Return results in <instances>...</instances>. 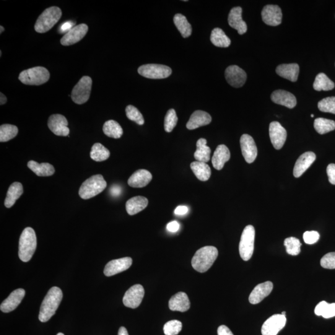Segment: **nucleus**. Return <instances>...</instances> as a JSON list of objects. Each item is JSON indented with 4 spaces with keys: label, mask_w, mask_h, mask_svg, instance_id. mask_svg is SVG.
Segmentation results:
<instances>
[{
    "label": "nucleus",
    "mask_w": 335,
    "mask_h": 335,
    "mask_svg": "<svg viewBox=\"0 0 335 335\" xmlns=\"http://www.w3.org/2000/svg\"><path fill=\"white\" fill-rule=\"evenodd\" d=\"M188 212V208L186 206H180L176 207L175 213L176 215H183L187 214Z\"/></svg>",
    "instance_id": "nucleus-54"
},
{
    "label": "nucleus",
    "mask_w": 335,
    "mask_h": 335,
    "mask_svg": "<svg viewBox=\"0 0 335 335\" xmlns=\"http://www.w3.org/2000/svg\"><path fill=\"white\" fill-rule=\"evenodd\" d=\"M50 79V73L43 67H36L20 73L19 80L27 85H41Z\"/></svg>",
    "instance_id": "nucleus-6"
},
{
    "label": "nucleus",
    "mask_w": 335,
    "mask_h": 335,
    "mask_svg": "<svg viewBox=\"0 0 335 335\" xmlns=\"http://www.w3.org/2000/svg\"><path fill=\"white\" fill-rule=\"evenodd\" d=\"M228 24L242 35L247 31V25L242 19V9L241 7L233 8L228 15Z\"/></svg>",
    "instance_id": "nucleus-20"
},
{
    "label": "nucleus",
    "mask_w": 335,
    "mask_h": 335,
    "mask_svg": "<svg viewBox=\"0 0 335 335\" xmlns=\"http://www.w3.org/2000/svg\"><path fill=\"white\" fill-rule=\"evenodd\" d=\"M197 149L194 153V158L197 162L207 163L210 159L211 150L207 145V140L201 138L197 140Z\"/></svg>",
    "instance_id": "nucleus-32"
},
{
    "label": "nucleus",
    "mask_w": 335,
    "mask_h": 335,
    "mask_svg": "<svg viewBox=\"0 0 335 335\" xmlns=\"http://www.w3.org/2000/svg\"><path fill=\"white\" fill-rule=\"evenodd\" d=\"M218 254V250L214 246H207L200 248L192 259V266L196 271L202 273L206 272L216 260Z\"/></svg>",
    "instance_id": "nucleus-2"
},
{
    "label": "nucleus",
    "mask_w": 335,
    "mask_h": 335,
    "mask_svg": "<svg viewBox=\"0 0 335 335\" xmlns=\"http://www.w3.org/2000/svg\"><path fill=\"white\" fill-rule=\"evenodd\" d=\"M190 306L191 303L188 296L183 292L176 293L169 301V308L172 311L184 312L189 310Z\"/></svg>",
    "instance_id": "nucleus-23"
},
{
    "label": "nucleus",
    "mask_w": 335,
    "mask_h": 335,
    "mask_svg": "<svg viewBox=\"0 0 335 335\" xmlns=\"http://www.w3.org/2000/svg\"><path fill=\"white\" fill-rule=\"evenodd\" d=\"M277 74L292 82L297 81L299 74V66L297 64H282L276 69Z\"/></svg>",
    "instance_id": "nucleus-28"
},
{
    "label": "nucleus",
    "mask_w": 335,
    "mask_h": 335,
    "mask_svg": "<svg viewBox=\"0 0 335 335\" xmlns=\"http://www.w3.org/2000/svg\"><path fill=\"white\" fill-rule=\"evenodd\" d=\"M191 168L194 175L200 181H206L211 176V170L206 163L194 162L191 163Z\"/></svg>",
    "instance_id": "nucleus-33"
},
{
    "label": "nucleus",
    "mask_w": 335,
    "mask_h": 335,
    "mask_svg": "<svg viewBox=\"0 0 335 335\" xmlns=\"http://www.w3.org/2000/svg\"><path fill=\"white\" fill-rule=\"evenodd\" d=\"M271 100L277 105L292 109L297 105V100L295 96L286 91L279 90L274 91L271 95Z\"/></svg>",
    "instance_id": "nucleus-24"
},
{
    "label": "nucleus",
    "mask_w": 335,
    "mask_h": 335,
    "mask_svg": "<svg viewBox=\"0 0 335 335\" xmlns=\"http://www.w3.org/2000/svg\"><path fill=\"white\" fill-rule=\"evenodd\" d=\"M286 321V317L282 314H276L270 316L262 326V334L277 335L284 328Z\"/></svg>",
    "instance_id": "nucleus-10"
},
{
    "label": "nucleus",
    "mask_w": 335,
    "mask_h": 335,
    "mask_svg": "<svg viewBox=\"0 0 335 335\" xmlns=\"http://www.w3.org/2000/svg\"><path fill=\"white\" fill-rule=\"evenodd\" d=\"M241 152L248 163H251L256 160L258 150L253 137L248 134H243L240 138Z\"/></svg>",
    "instance_id": "nucleus-14"
},
{
    "label": "nucleus",
    "mask_w": 335,
    "mask_h": 335,
    "mask_svg": "<svg viewBox=\"0 0 335 335\" xmlns=\"http://www.w3.org/2000/svg\"><path fill=\"white\" fill-rule=\"evenodd\" d=\"M152 180V174L146 170L136 171L128 180V184L132 188H141L147 186Z\"/></svg>",
    "instance_id": "nucleus-26"
},
{
    "label": "nucleus",
    "mask_w": 335,
    "mask_h": 335,
    "mask_svg": "<svg viewBox=\"0 0 335 335\" xmlns=\"http://www.w3.org/2000/svg\"><path fill=\"white\" fill-rule=\"evenodd\" d=\"M173 22L184 38H188L191 35V25L189 24L188 21L184 15L176 14L173 18Z\"/></svg>",
    "instance_id": "nucleus-36"
},
{
    "label": "nucleus",
    "mask_w": 335,
    "mask_h": 335,
    "mask_svg": "<svg viewBox=\"0 0 335 335\" xmlns=\"http://www.w3.org/2000/svg\"><path fill=\"white\" fill-rule=\"evenodd\" d=\"M18 134V127L12 124H3L0 127V142H5L14 139Z\"/></svg>",
    "instance_id": "nucleus-41"
},
{
    "label": "nucleus",
    "mask_w": 335,
    "mask_h": 335,
    "mask_svg": "<svg viewBox=\"0 0 335 335\" xmlns=\"http://www.w3.org/2000/svg\"><path fill=\"white\" fill-rule=\"evenodd\" d=\"M126 113L127 118L130 120L135 122L140 126L144 124V117H143L138 109L134 107V106H127L126 109Z\"/></svg>",
    "instance_id": "nucleus-43"
},
{
    "label": "nucleus",
    "mask_w": 335,
    "mask_h": 335,
    "mask_svg": "<svg viewBox=\"0 0 335 335\" xmlns=\"http://www.w3.org/2000/svg\"><path fill=\"white\" fill-rule=\"evenodd\" d=\"M2 51H0V56L1 57H2Z\"/></svg>",
    "instance_id": "nucleus-61"
},
{
    "label": "nucleus",
    "mask_w": 335,
    "mask_h": 335,
    "mask_svg": "<svg viewBox=\"0 0 335 335\" xmlns=\"http://www.w3.org/2000/svg\"><path fill=\"white\" fill-rule=\"evenodd\" d=\"M273 289V284L271 281H266L257 285L252 290L249 301L251 304H257L268 296Z\"/></svg>",
    "instance_id": "nucleus-21"
},
{
    "label": "nucleus",
    "mask_w": 335,
    "mask_h": 335,
    "mask_svg": "<svg viewBox=\"0 0 335 335\" xmlns=\"http://www.w3.org/2000/svg\"><path fill=\"white\" fill-rule=\"evenodd\" d=\"M315 159L316 155L313 152H307L300 155L296 161L293 168V176L295 178H299L313 164Z\"/></svg>",
    "instance_id": "nucleus-22"
},
{
    "label": "nucleus",
    "mask_w": 335,
    "mask_h": 335,
    "mask_svg": "<svg viewBox=\"0 0 335 335\" xmlns=\"http://www.w3.org/2000/svg\"><path fill=\"white\" fill-rule=\"evenodd\" d=\"M23 194V186L20 182H15L10 186L5 201V206L7 208H11L15 202Z\"/></svg>",
    "instance_id": "nucleus-30"
},
{
    "label": "nucleus",
    "mask_w": 335,
    "mask_h": 335,
    "mask_svg": "<svg viewBox=\"0 0 335 335\" xmlns=\"http://www.w3.org/2000/svg\"><path fill=\"white\" fill-rule=\"evenodd\" d=\"M118 335H129L128 331L125 327L121 326L119 329Z\"/></svg>",
    "instance_id": "nucleus-55"
},
{
    "label": "nucleus",
    "mask_w": 335,
    "mask_h": 335,
    "mask_svg": "<svg viewBox=\"0 0 335 335\" xmlns=\"http://www.w3.org/2000/svg\"><path fill=\"white\" fill-rule=\"evenodd\" d=\"M180 225L177 221H172L168 223L167 230L170 232H176L180 228Z\"/></svg>",
    "instance_id": "nucleus-52"
},
{
    "label": "nucleus",
    "mask_w": 335,
    "mask_h": 335,
    "mask_svg": "<svg viewBox=\"0 0 335 335\" xmlns=\"http://www.w3.org/2000/svg\"><path fill=\"white\" fill-rule=\"evenodd\" d=\"M262 20L265 24L271 27H276L282 22L281 10L277 5H266L261 13Z\"/></svg>",
    "instance_id": "nucleus-18"
},
{
    "label": "nucleus",
    "mask_w": 335,
    "mask_h": 335,
    "mask_svg": "<svg viewBox=\"0 0 335 335\" xmlns=\"http://www.w3.org/2000/svg\"><path fill=\"white\" fill-rule=\"evenodd\" d=\"M145 290L142 285L136 284L127 290L123 297L124 305L127 307L136 308L144 297Z\"/></svg>",
    "instance_id": "nucleus-11"
},
{
    "label": "nucleus",
    "mask_w": 335,
    "mask_h": 335,
    "mask_svg": "<svg viewBox=\"0 0 335 335\" xmlns=\"http://www.w3.org/2000/svg\"><path fill=\"white\" fill-rule=\"evenodd\" d=\"M212 121V118L209 113L203 111L194 112L189 118L186 127L189 130H194L200 127L208 125Z\"/></svg>",
    "instance_id": "nucleus-25"
},
{
    "label": "nucleus",
    "mask_w": 335,
    "mask_h": 335,
    "mask_svg": "<svg viewBox=\"0 0 335 335\" xmlns=\"http://www.w3.org/2000/svg\"><path fill=\"white\" fill-rule=\"evenodd\" d=\"M314 128L320 134H324L334 131L335 122L324 118H317L314 121Z\"/></svg>",
    "instance_id": "nucleus-40"
},
{
    "label": "nucleus",
    "mask_w": 335,
    "mask_h": 335,
    "mask_svg": "<svg viewBox=\"0 0 335 335\" xmlns=\"http://www.w3.org/2000/svg\"><path fill=\"white\" fill-rule=\"evenodd\" d=\"M218 335H233L230 329L227 326L221 325L218 328Z\"/></svg>",
    "instance_id": "nucleus-53"
},
{
    "label": "nucleus",
    "mask_w": 335,
    "mask_h": 335,
    "mask_svg": "<svg viewBox=\"0 0 335 335\" xmlns=\"http://www.w3.org/2000/svg\"><path fill=\"white\" fill-rule=\"evenodd\" d=\"M320 264L324 269H335V252H330L322 257Z\"/></svg>",
    "instance_id": "nucleus-47"
},
{
    "label": "nucleus",
    "mask_w": 335,
    "mask_h": 335,
    "mask_svg": "<svg viewBox=\"0 0 335 335\" xmlns=\"http://www.w3.org/2000/svg\"><path fill=\"white\" fill-rule=\"evenodd\" d=\"M316 315L322 316L324 318L335 316V303H328L326 301H321L315 308Z\"/></svg>",
    "instance_id": "nucleus-39"
},
{
    "label": "nucleus",
    "mask_w": 335,
    "mask_h": 335,
    "mask_svg": "<svg viewBox=\"0 0 335 335\" xmlns=\"http://www.w3.org/2000/svg\"><path fill=\"white\" fill-rule=\"evenodd\" d=\"M37 247V237L35 230L27 227L23 231L19 241V255L21 260L28 262L32 258Z\"/></svg>",
    "instance_id": "nucleus-3"
},
{
    "label": "nucleus",
    "mask_w": 335,
    "mask_h": 335,
    "mask_svg": "<svg viewBox=\"0 0 335 335\" xmlns=\"http://www.w3.org/2000/svg\"><path fill=\"white\" fill-rule=\"evenodd\" d=\"M0 96H1V97H0V105H4L7 102V98L2 93H0Z\"/></svg>",
    "instance_id": "nucleus-56"
},
{
    "label": "nucleus",
    "mask_w": 335,
    "mask_h": 335,
    "mask_svg": "<svg viewBox=\"0 0 335 335\" xmlns=\"http://www.w3.org/2000/svg\"><path fill=\"white\" fill-rule=\"evenodd\" d=\"M326 173L329 183L335 185V164H329L327 167Z\"/></svg>",
    "instance_id": "nucleus-49"
},
{
    "label": "nucleus",
    "mask_w": 335,
    "mask_h": 335,
    "mask_svg": "<svg viewBox=\"0 0 335 335\" xmlns=\"http://www.w3.org/2000/svg\"><path fill=\"white\" fill-rule=\"evenodd\" d=\"M62 12L57 7L47 9L38 18L35 24V30L38 33H45L51 30L61 19Z\"/></svg>",
    "instance_id": "nucleus-4"
},
{
    "label": "nucleus",
    "mask_w": 335,
    "mask_h": 335,
    "mask_svg": "<svg viewBox=\"0 0 335 335\" xmlns=\"http://www.w3.org/2000/svg\"><path fill=\"white\" fill-rule=\"evenodd\" d=\"M313 117H314L313 114H311V118H313Z\"/></svg>",
    "instance_id": "nucleus-60"
},
{
    "label": "nucleus",
    "mask_w": 335,
    "mask_h": 335,
    "mask_svg": "<svg viewBox=\"0 0 335 335\" xmlns=\"http://www.w3.org/2000/svg\"><path fill=\"white\" fill-rule=\"evenodd\" d=\"M284 246L287 253L292 256H297L300 253L302 244L298 239L295 237L287 238L284 240Z\"/></svg>",
    "instance_id": "nucleus-42"
},
{
    "label": "nucleus",
    "mask_w": 335,
    "mask_h": 335,
    "mask_svg": "<svg viewBox=\"0 0 335 335\" xmlns=\"http://www.w3.org/2000/svg\"><path fill=\"white\" fill-rule=\"evenodd\" d=\"M28 167L38 176H50L55 173V168L48 163H38L31 160L28 163Z\"/></svg>",
    "instance_id": "nucleus-31"
},
{
    "label": "nucleus",
    "mask_w": 335,
    "mask_h": 335,
    "mask_svg": "<svg viewBox=\"0 0 335 335\" xmlns=\"http://www.w3.org/2000/svg\"><path fill=\"white\" fill-rule=\"evenodd\" d=\"M0 29H1V31H0V34H2L4 31H5V28L3 27H0Z\"/></svg>",
    "instance_id": "nucleus-57"
},
{
    "label": "nucleus",
    "mask_w": 335,
    "mask_h": 335,
    "mask_svg": "<svg viewBox=\"0 0 335 335\" xmlns=\"http://www.w3.org/2000/svg\"><path fill=\"white\" fill-rule=\"evenodd\" d=\"M48 124L49 128L56 136H69L70 129L68 127V121L62 114H53L49 117Z\"/></svg>",
    "instance_id": "nucleus-12"
},
{
    "label": "nucleus",
    "mask_w": 335,
    "mask_h": 335,
    "mask_svg": "<svg viewBox=\"0 0 335 335\" xmlns=\"http://www.w3.org/2000/svg\"><path fill=\"white\" fill-rule=\"evenodd\" d=\"M25 290L20 288L10 293L9 297L6 298L0 305V310L4 313L11 312L15 310L18 306L22 302L25 296Z\"/></svg>",
    "instance_id": "nucleus-19"
},
{
    "label": "nucleus",
    "mask_w": 335,
    "mask_h": 335,
    "mask_svg": "<svg viewBox=\"0 0 335 335\" xmlns=\"http://www.w3.org/2000/svg\"><path fill=\"white\" fill-rule=\"evenodd\" d=\"M92 79L88 76L83 77L80 80L72 92V100L75 103L82 105L87 102L92 92Z\"/></svg>",
    "instance_id": "nucleus-8"
},
{
    "label": "nucleus",
    "mask_w": 335,
    "mask_h": 335,
    "mask_svg": "<svg viewBox=\"0 0 335 335\" xmlns=\"http://www.w3.org/2000/svg\"><path fill=\"white\" fill-rule=\"evenodd\" d=\"M314 90L320 92V91L332 90L334 88V84L330 79L323 73L316 75L315 82L313 85Z\"/></svg>",
    "instance_id": "nucleus-38"
},
{
    "label": "nucleus",
    "mask_w": 335,
    "mask_h": 335,
    "mask_svg": "<svg viewBox=\"0 0 335 335\" xmlns=\"http://www.w3.org/2000/svg\"><path fill=\"white\" fill-rule=\"evenodd\" d=\"M225 76L228 84L235 88L243 87L247 78L246 72L237 66L227 67L225 70Z\"/></svg>",
    "instance_id": "nucleus-15"
},
{
    "label": "nucleus",
    "mask_w": 335,
    "mask_h": 335,
    "mask_svg": "<svg viewBox=\"0 0 335 335\" xmlns=\"http://www.w3.org/2000/svg\"><path fill=\"white\" fill-rule=\"evenodd\" d=\"M254 238H255V230L253 226L251 225L246 226L244 228L239 244V252L241 258L244 261L250 260L253 255Z\"/></svg>",
    "instance_id": "nucleus-7"
},
{
    "label": "nucleus",
    "mask_w": 335,
    "mask_h": 335,
    "mask_svg": "<svg viewBox=\"0 0 335 335\" xmlns=\"http://www.w3.org/2000/svg\"><path fill=\"white\" fill-rule=\"evenodd\" d=\"M63 298V293L59 287H53L49 290L41 304L39 320L47 322L55 315Z\"/></svg>",
    "instance_id": "nucleus-1"
},
{
    "label": "nucleus",
    "mask_w": 335,
    "mask_h": 335,
    "mask_svg": "<svg viewBox=\"0 0 335 335\" xmlns=\"http://www.w3.org/2000/svg\"><path fill=\"white\" fill-rule=\"evenodd\" d=\"M132 264V259L130 257L113 259L106 264L104 269V274L108 277L114 276L126 271L131 266Z\"/></svg>",
    "instance_id": "nucleus-17"
},
{
    "label": "nucleus",
    "mask_w": 335,
    "mask_h": 335,
    "mask_svg": "<svg viewBox=\"0 0 335 335\" xmlns=\"http://www.w3.org/2000/svg\"><path fill=\"white\" fill-rule=\"evenodd\" d=\"M230 158L229 149L225 145H220L213 155L212 163L213 167L217 170H222L224 167L225 163L227 162Z\"/></svg>",
    "instance_id": "nucleus-27"
},
{
    "label": "nucleus",
    "mask_w": 335,
    "mask_h": 335,
    "mask_svg": "<svg viewBox=\"0 0 335 335\" xmlns=\"http://www.w3.org/2000/svg\"><path fill=\"white\" fill-rule=\"evenodd\" d=\"M303 240L305 243L308 245H312V244L317 242L320 238V235L316 231H307L303 235Z\"/></svg>",
    "instance_id": "nucleus-48"
},
{
    "label": "nucleus",
    "mask_w": 335,
    "mask_h": 335,
    "mask_svg": "<svg viewBox=\"0 0 335 335\" xmlns=\"http://www.w3.org/2000/svg\"><path fill=\"white\" fill-rule=\"evenodd\" d=\"M319 110L324 113L335 114V97H328L323 99L318 103Z\"/></svg>",
    "instance_id": "nucleus-46"
},
{
    "label": "nucleus",
    "mask_w": 335,
    "mask_h": 335,
    "mask_svg": "<svg viewBox=\"0 0 335 335\" xmlns=\"http://www.w3.org/2000/svg\"><path fill=\"white\" fill-rule=\"evenodd\" d=\"M281 314H282V315L285 316V311H282Z\"/></svg>",
    "instance_id": "nucleus-58"
},
{
    "label": "nucleus",
    "mask_w": 335,
    "mask_h": 335,
    "mask_svg": "<svg viewBox=\"0 0 335 335\" xmlns=\"http://www.w3.org/2000/svg\"><path fill=\"white\" fill-rule=\"evenodd\" d=\"M210 41L218 48H228L230 45L231 41L220 28H215L210 35Z\"/></svg>",
    "instance_id": "nucleus-34"
},
{
    "label": "nucleus",
    "mask_w": 335,
    "mask_h": 335,
    "mask_svg": "<svg viewBox=\"0 0 335 335\" xmlns=\"http://www.w3.org/2000/svg\"><path fill=\"white\" fill-rule=\"evenodd\" d=\"M57 335H65V334L64 333H59Z\"/></svg>",
    "instance_id": "nucleus-59"
},
{
    "label": "nucleus",
    "mask_w": 335,
    "mask_h": 335,
    "mask_svg": "<svg viewBox=\"0 0 335 335\" xmlns=\"http://www.w3.org/2000/svg\"><path fill=\"white\" fill-rule=\"evenodd\" d=\"M88 27L86 24L75 26L61 39L62 46H69L79 43L87 35Z\"/></svg>",
    "instance_id": "nucleus-16"
},
{
    "label": "nucleus",
    "mask_w": 335,
    "mask_h": 335,
    "mask_svg": "<svg viewBox=\"0 0 335 335\" xmlns=\"http://www.w3.org/2000/svg\"><path fill=\"white\" fill-rule=\"evenodd\" d=\"M122 191H123V189L120 186L118 185V184H114L110 189V193L112 196L118 197L121 195Z\"/></svg>",
    "instance_id": "nucleus-51"
},
{
    "label": "nucleus",
    "mask_w": 335,
    "mask_h": 335,
    "mask_svg": "<svg viewBox=\"0 0 335 335\" xmlns=\"http://www.w3.org/2000/svg\"><path fill=\"white\" fill-rule=\"evenodd\" d=\"M141 76L150 79H163L170 76L172 70L168 66L160 64H147L138 69Z\"/></svg>",
    "instance_id": "nucleus-9"
},
{
    "label": "nucleus",
    "mask_w": 335,
    "mask_h": 335,
    "mask_svg": "<svg viewBox=\"0 0 335 335\" xmlns=\"http://www.w3.org/2000/svg\"><path fill=\"white\" fill-rule=\"evenodd\" d=\"M107 187V183L101 175L91 176L82 184L79 196L83 199H89L102 193Z\"/></svg>",
    "instance_id": "nucleus-5"
},
{
    "label": "nucleus",
    "mask_w": 335,
    "mask_h": 335,
    "mask_svg": "<svg viewBox=\"0 0 335 335\" xmlns=\"http://www.w3.org/2000/svg\"><path fill=\"white\" fill-rule=\"evenodd\" d=\"M183 324L180 321L173 320L166 323L163 327L165 335H177L181 331Z\"/></svg>",
    "instance_id": "nucleus-45"
},
{
    "label": "nucleus",
    "mask_w": 335,
    "mask_h": 335,
    "mask_svg": "<svg viewBox=\"0 0 335 335\" xmlns=\"http://www.w3.org/2000/svg\"><path fill=\"white\" fill-rule=\"evenodd\" d=\"M178 117L176 111L173 109H170L166 114L164 121V128L166 132H172L178 123Z\"/></svg>",
    "instance_id": "nucleus-44"
},
{
    "label": "nucleus",
    "mask_w": 335,
    "mask_h": 335,
    "mask_svg": "<svg viewBox=\"0 0 335 335\" xmlns=\"http://www.w3.org/2000/svg\"><path fill=\"white\" fill-rule=\"evenodd\" d=\"M269 137L275 149L279 150L284 146L287 139V131L278 122H272L269 125Z\"/></svg>",
    "instance_id": "nucleus-13"
},
{
    "label": "nucleus",
    "mask_w": 335,
    "mask_h": 335,
    "mask_svg": "<svg viewBox=\"0 0 335 335\" xmlns=\"http://www.w3.org/2000/svg\"><path fill=\"white\" fill-rule=\"evenodd\" d=\"M110 156V152L100 143H96L93 145L90 157L95 162H100L108 160Z\"/></svg>",
    "instance_id": "nucleus-37"
},
{
    "label": "nucleus",
    "mask_w": 335,
    "mask_h": 335,
    "mask_svg": "<svg viewBox=\"0 0 335 335\" xmlns=\"http://www.w3.org/2000/svg\"><path fill=\"white\" fill-rule=\"evenodd\" d=\"M76 24V23L73 22L72 21H69V22H65L64 24H62L61 26V27L59 28V32L61 34H67L70 30H72L73 28H74V26Z\"/></svg>",
    "instance_id": "nucleus-50"
},
{
    "label": "nucleus",
    "mask_w": 335,
    "mask_h": 335,
    "mask_svg": "<svg viewBox=\"0 0 335 335\" xmlns=\"http://www.w3.org/2000/svg\"><path fill=\"white\" fill-rule=\"evenodd\" d=\"M148 204H149V201L146 197L144 196L134 197L127 201L126 210L129 215H136L146 208Z\"/></svg>",
    "instance_id": "nucleus-29"
},
{
    "label": "nucleus",
    "mask_w": 335,
    "mask_h": 335,
    "mask_svg": "<svg viewBox=\"0 0 335 335\" xmlns=\"http://www.w3.org/2000/svg\"><path fill=\"white\" fill-rule=\"evenodd\" d=\"M103 130L106 136L111 138L119 139L123 135V129L120 124L114 120L106 121Z\"/></svg>",
    "instance_id": "nucleus-35"
}]
</instances>
